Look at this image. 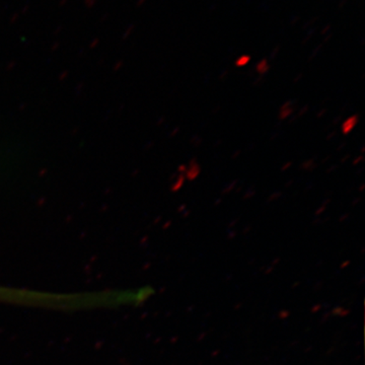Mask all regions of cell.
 Wrapping results in <instances>:
<instances>
[{"instance_id":"obj_3","label":"cell","mask_w":365,"mask_h":365,"mask_svg":"<svg viewBox=\"0 0 365 365\" xmlns=\"http://www.w3.org/2000/svg\"><path fill=\"white\" fill-rule=\"evenodd\" d=\"M178 179L179 180H178L177 184L175 185L174 191H177V190L181 189L182 184H184V177L180 176L179 178H178Z\"/></svg>"},{"instance_id":"obj_1","label":"cell","mask_w":365,"mask_h":365,"mask_svg":"<svg viewBox=\"0 0 365 365\" xmlns=\"http://www.w3.org/2000/svg\"><path fill=\"white\" fill-rule=\"evenodd\" d=\"M357 121H359V118L356 116H352L348 118L347 120L342 125V131L344 134L350 133L356 126Z\"/></svg>"},{"instance_id":"obj_2","label":"cell","mask_w":365,"mask_h":365,"mask_svg":"<svg viewBox=\"0 0 365 365\" xmlns=\"http://www.w3.org/2000/svg\"><path fill=\"white\" fill-rule=\"evenodd\" d=\"M199 173H200V168H199L198 163H191L188 170L186 169V177L188 178L189 180H194L198 176Z\"/></svg>"}]
</instances>
